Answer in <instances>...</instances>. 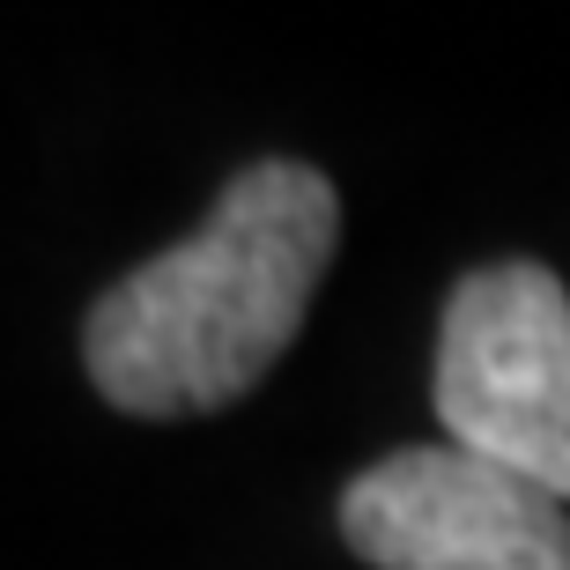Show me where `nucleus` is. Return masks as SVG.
I'll return each instance as SVG.
<instances>
[{
    "label": "nucleus",
    "instance_id": "nucleus-3",
    "mask_svg": "<svg viewBox=\"0 0 570 570\" xmlns=\"http://www.w3.org/2000/svg\"><path fill=\"white\" fill-rule=\"evenodd\" d=\"M371 570H570V504L460 444H401L341 489Z\"/></svg>",
    "mask_w": 570,
    "mask_h": 570
},
{
    "label": "nucleus",
    "instance_id": "nucleus-1",
    "mask_svg": "<svg viewBox=\"0 0 570 570\" xmlns=\"http://www.w3.org/2000/svg\"><path fill=\"white\" fill-rule=\"evenodd\" d=\"M334 245L341 193L326 170L289 156L245 164L186 245L141 259L89 304V385L141 423L237 407L304 334Z\"/></svg>",
    "mask_w": 570,
    "mask_h": 570
},
{
    "label": "nucleus",
    "instance_id": "nucleus-2",
    "mask_svg": "<svg viewBox=\"0 0 570 570\" xmlns=\"http://www.w3.org/2000/svg\"><path fill=\"white\" fill-rule=\"evenodd\" d=\"M444 438L570 504V289L541 259L474 267L438 326Z\"/></svg>",
    "mask_w": 570,
    "mask_h": 570
}]
</instances>
